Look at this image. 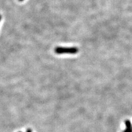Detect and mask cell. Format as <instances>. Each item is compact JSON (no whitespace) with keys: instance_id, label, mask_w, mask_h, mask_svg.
Listing matches in <instances>:
<instances>
[{"instance_id":"1","label":"cell","mask_w":132,"mask_h":132,"mask_svg":"<svg viewBox=\"0 0 132 132\" xmlns=\"http://www.w3.org/2000/svg\"><path fill=\"white\" fill-rule=\"evenodd\" d=\"M78 51L79 49L76 47H56L55 49V52L57 54H75Z\"/></svg>"},{"instance_id":"2","label":"cell","mask_w":132,"mask_h":132,"mask_svg":"<svg viewBox=\"0 0 132 132\" xmlns=\"http://www.w3.org/2000/svg\"><path fill=\"white\" fill-rule=\"evenodd\" d=\"M125 124L126 126V129L124 130V132H132V125L131 124V122L129 120H126L125 121Z\"/></svg>"},{"instance_id":"3","label":"cell","mask_w":132,"mask_h":132,"mask_svg":"<svg viewBox=\"0 0 132 132\" xmlns=\"http://www.w3.org/2000/svg\"><path fill=\"white\" fill-rule=\"evenodd\" d=\"M27 132H32V130L30 129H28L27 130Z\"/></svg>"},{"instance_id":"4","label":"cell","mask_w":132,"mask_h":132,"mask_svg":"<svg viewBox=\"0 0 132 132\" xmlns=\"http://www.w3.org/2000/svg\"><path fill=\"white\" fill-rule=\"evenodd\" d=\"M19 1H24V0H19Z\"/></svg>"},{"instance_id":"5","label":"cell","mask_w":132,"mask_h":132,"mask_svg":"<svg viewBox=\"0 0 132 132\" xmlns=\"http://www.w3.org/2000/svg\"><path fill=\"white\" fill-rule=\"evenodd\" d=\"M1 16L0 15V20H1Z\"/></svg>"},{"instance_id":"6","label":"cell","mask_w":132,"mask_h":132,"mask_svg":"<svg viewBox=\"0 0 132 132\" xmlns=\"http://www.w3.org/2000/svg\"><path fill=\"white\" fill-rule=\"evenodd\" d=\"M122 132H124V131H122Z\"/></svg>"},{"instance_id":"7","label":"cell","mask_w":132,"mask_h":132,"mask_svg":"<svg viewBox=\"0 0 132 132\" xmlns=\"http://www.w3.org/2000/svg\"></svg>"}]
</instances>
